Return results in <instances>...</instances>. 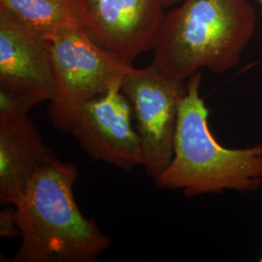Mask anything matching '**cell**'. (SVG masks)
<instances>
[{"instance_id":"1","label":"cell","mask_w":262,"mask_h":262,"mask_svg":"<svg viewBox=\"0 0 262 262\" xmlns=\"http://www.w3.org/2000/svg\"><path fill=\"white\" fill-rule=\"evenodd\" d=\"M164 15L151 64L187 83L202 68L222 74L240 61L252 40L256 16L247 0H182Z\"/></svg>"},{"instance_id":"2","label":"cell","mask_w":262,"mask_h":262,"mask_svg":"<svg viewBox=\"0 0 262 262\" xmlns=\"http://www.w3.org/2000/svg\"><path fill=\"white\" fill-rule=\"evenodd\" d=\"M74 164L57 160L41 170L15 205L21 244L15 262H93L111 245L76 203Z\"/></svg>"},{"instance_id":"3","label":"cell","mask_w":262,"mask_h":262,"mask_svg":"<svg viewBox=\"0 0 262 262\" xmlns=\"http://www.w3.org/2000/svg\"><path fill=\"white\" fill-rule=\"evenodd\" d=\"M201 71L187 81L179 107L174 155L156 180L161 188L194 197L227 189L255 191L262 186V145L228 149L210 130V110L200 95Z\"/></svg>"},{"instance_id":"4","label":"cell","mask_w":262,"mask_h":262,"mask_svg":"<svg viewBox=\"0 0 262 262\" xmlns=\"http://www.w3.org/2000/svg\"><path fill=\"white\" fill-rule=\"evenodd\" d=\"M44 39L56 84L48 114L57 130L69 132L79 109L114 86H122L132 66L105 51L82 28L61 29Z\"/></svg>"},{"instance_id":"5","label":"cell","mask_w":262,"mask_h":262,"mask_svg":"<svg viewBox=\"0 0 262 262\" xmlns=\"http://www.w3.org/2000/svg\"><path fill=\"white\" fill-rule=\"evenodd\" d=\"M122 91L130 101L143 150V167L157 179L168 167L174 155L179 107L187 83L163 75L155 66L131 68Z\"/></svg>"},{"instance_id":"6","label":"cell","mask_w":262,"mask_h":262,"mask_svg":"<svg viewBox=\"0 0 262 262\" xmlns=\"http://www.w3.org/2000/svg\"><path fill=\"white\" fill-rule=\"evenodd\" d=\"M133 109L121 85L79 109L70 131L94 160L126 171L143 165L142 144L132 125Z\"/></svg>"},{"instance_id":"7","label":"cell","mask_w":262,"mask_h":262,"mask_svg":"<svg viewBox=\"0 0 262 262\" xmlns=\"http://www.w3.org/2000/svg\"><path fill=\"white\" fill-rule=\"evenodd\" d=\"M84 31L105 51L130 63L152 50L166 0H82Z\"/></svg>"},{"instance_id":"8","label":"cell","mask_w":262,"mask_h":262,"mask_svg":"<svg viewBox=\"0 0 262 262\" xmlns=\"http://www.w3.org/2000/svg\"><path fill=\"white\" fill-rule=\"evenodd\" d=\"M0 93L28 110L52 101L55 77L47 42L0 11Z\"/></svg>"},{"instance_id":"9","label":"cell","mask_w":262,"mask_h":262,"mask_svg":"<svg viewBox=\"0 0 262 262\" xmlns=\"http://www.w3.org/2000/svg\"><path fill=\"white\" fill-rule=\"evenodd\" d=\"M58 159L28 115L0 117V199L17 205L32 178Z\"/></svg>"},{"instance_id":"10","label":"cell","mask_w":262,"mask_h":262,"mask_svg":"<svg viewBox=\"0 0 262 262\" xmlns=\"http://www.w3.org/2000/svg\"><path fill=\"white\" fill-rule=\"evenodd\" d=\"M0 11L42 38L85 27L82 0H0Z\"/></svg>"},{"instance_id":"11","label":"cell","mask_w":262,"mask_h":262,"mask_svg":"<svg viewBox=\"0 0 262 262\" xmlns=\"http://www.w3.org/2000/svg\"><path fill=\"white\" fill-rule=\"evenodd\" d=\"M19 234L16 221L15 208H5L0 212V235L4 238H13Z\"/></svg>"},{"instance_id":"12","label":"cell","mask_w":262,"mask_h":262,"mask_svg":"<svg viewBox=\"0 0 262 262\" xmlns=\"http://www.w3.org/2000/svg\"><path fill=\"white\" fill-rule=\"evenodd\" d=\"M181 1H182V0H166V3H165L166 8H167V7H171V6L175 5V4H178Z\"/></svg>"},{"instance_id":"13","label":"cell","mask_w":262,"mask_h":262,"mask_svg":"<svg viewBox=\"0 0 262 262\" xmlns=\"http://www.w3.org/2000/svg\"><path fill=\"white\" fill-rule=\"evenodd\" d=\"M256 1H257V2H258V4H259V6H260V7H261V9H262V0H256Z\"/></svg>"},{"instance_id":"14","label":"cell","mask_w":262,"mask_h":262,"mask_svg":"<svg viewBox=\"0 0 262 262\" xmlns=\"http://www.w3.org/2000/svg\"><path fill=\"white\" fill-rule=\"evenodd\" d=\"M259 261L262 262V254L261 256H260V259H259Z\"/></svg>"}]
</instances>
